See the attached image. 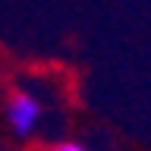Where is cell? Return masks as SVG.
Returning a JSON list of instances; mask_svg holds the SVG:
<instances>
[{
    "label": "cell",
    "instance_id": "6da1fadb",
    "mask_svg": "<svg viewBox=\"0 0 151 151\" xmlns=\"http://www.w3.org/2000/svg\"><path fill=\"white\" fill-rule=\"evenodd\" d=\"M6 120H9V126H13L16 135H28V132L38 126V120H41V104H38V98L28 94V91H16L9 98V104H6Z\"/></svg>",
    "mask_w": 151,
    "mask_h": 151
},
{
    "label": "cell",
    "instance_id": "7a4b0ae2",
    "mask_svg": "<svg viewBox=\"0 0 151 151\" xmlns=\"http://www.w3.org/2000/svg\"><path fill=\"white\" fill-rule=\"evenodd\" d=\"M47 151H88V148H82V145H76V142H57V145H50Z\"/></svg>",
    "mask_w": 151,
    "mask_h": 151
}]
</instances>
